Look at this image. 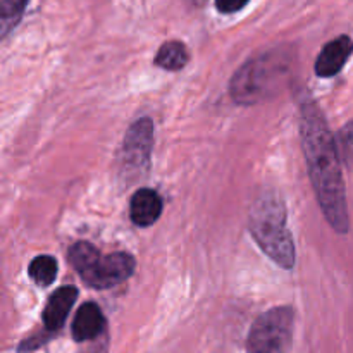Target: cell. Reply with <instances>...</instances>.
<instances>
[{"label": "cell", "instance_id": "1", "mask_svg": "<svg viewBox=\"0 0 353 353\" xmlns=\"http://www.w3.org/2000/svg\"><path fill=\"white\" fill-rule=\"evenodd\" d=\"M302 143L309 164L310 181H312L319 205L327 223L338 231H348V210L345 185L341 178L340 154L336 143L327 130L326 119L319 107L310 99L302 102Z\"/></svg>", "mask_w": 353, "mask_h": 353}, {"label": "cell", "instance_id": "2", "mask_svg": "<svg viewBox=\"0 0 353 353\" xmlns=\"http://www.w3.org/2000/svg\"><path fill=\"white\" fill-rule=\"evenodd\" d=\"M248 230L259 247L283 269H292L295 264V245L286 226L285 203L274 193L259 196L250 210Z\"/></svg>", "mask_w": 353, "mask_h": 353}, {"label": "cell", "instance_id": "3", "mask_svg": "<svg viewBox=\"0 0 353 353\" xmlns=\"http://www.w3.org/2000/svg\"><path fill=\"white\" fill-rule=\"evenodd\" d=\"M290 74V57L279 52H269L241 65L233 76L230 92L233 100L243 105L257 103L276 95Z\"/></svg>", "mask_w": 353, "mask_h": 353}, {"label": "cell", "instance_id": "4", "mask_svg": "<svg viewBox=\"0 0 353 353\" xmlns=\"http://www.w3.org/2000/svg\"><path fill=\"white\" fill-rule=\"evenodd\" d=\"M68 259L83 281L97 290L112 288L134 272V259L126 252L102 255L92 243L79 241L68 252Z\"/></svg>", "mask_w": 353, "mask_h": 353}, {"label": "cell", "instance_id": "5", "mask_svg": "<svg viewBox=\"0 0 353 353\" xmlns=\"http://www.w3.org/2000/svg\"><path fill=\"white\" fill-rule=\"evenodd\" d=\"M293 310L276 307L268 310L252 326L247 338L248 353H285L292 343Z\"/></svg>", "mask_w": 353, "mask_h": 353}, {"label": "cell", "instance_id": "6", "mask_svg": "<svg viewBox=\"0 0 353 353\" xmlns=\"http://www.w3.org/2000/svg\"><path fill=\"white\" fill-rule=\"evenodd\" d=\"M154 145V124L148 117H141L131 124L123 141L121 169L124 176H140L147 171Z\"/></svg>", "mask_w": 353, "mask_h": 353}, {"label": "cell", "instance_id": "7", "mask_svg": "<svg viewBox=\"0 0 353 353\" xmlns=\"http://www.w3.org/2000/svg\"><path fill=\"white\" fill-rule=\"evenodd\" d=\"M352 52L353 41L347 34L331 40L330 43L324 45L319 57H317L316 74L321 76V78H331V76L338 74L341 71V68L347 64L348 59H350Z\"/></svg>", "mask_w": 353, "mask_h": 353}, {"label": "cell", "instance_id": "8", "mask_svg": "<svg viewBox=\"0 0 353 353\" xmlns=\"http://www.w3.org/2000/svg\"><path fill=\"white\" fill-rule=\"evenodd\" d=\"M78 299V290L74 286H62L54 295L48 299L47 307L43 310V324L45 330L55 333L64 326L65 319L69 316V310L74 305Z\"/></svg>", "mask_w": 353, "mask_h": 353}, {"label": "cell", "instance_id": "9", "mask_svg": "<svg viewBox=\"0 0 353 353\" xmlns=\"http://www.w3.org/2000/svg\"><path fill=\"white\" fill-rule=\"evenodd\" d=\"M105 330V317L99 305L88 302L79 307L72 321V338L76 341H90L99 338Z\"/></svg>", "mask_w": 353, "mask_h": 353}, {"label": "cell", "instance_id": "10", "mask_svg": "<svg viewBox=\"0 0 353 353\" xmlns=\"http://www.w3.org/2000/svg\"><path fill=\"white\" fill-rule=\"evenodd\" d=\"M162 214V199L154 190H138L131 199L130 216L137 226H152Z\"/></svg>", "mask_w": 353, "mask_h": 353}, {"label": "cell", "instance_id": "11", "mask_svg": "<svg viewBox=\"0 0 353 353\" xmlns=\"http://www.w3.org/2000/svg\"><path fill=\"white\" fill-rule=\"evenodd\" d=\"M188 48L181 41H168L159 48L157 55H155V64L168 71H179L188 64Z\"/></svg>", "mask_w": 353, "mask_h": 353}, {"label": "cell", "instance_id": "12", "mask_svg": "<svg viewBox=\"0 0 353 353\" xmlns=\"http://www.w3.org/2000/svg\"><path fill=\"white\" fill-rule=\"evenodd\" d=\"M59 265L57 261L50 255H40V257L33 259L28 268L30 278L37 283L38 286H48L55 281L57 278Z\"/></svg>", "mask_w": 353, "mask_h": 353}, {"label": "cell", "instance_id": "13", "mask_svg": "<svg viewBox=\"0 0 353 353\" xmlns=\"http://www.w3.org/2000/svg\"><path fill=\"white\" fill-rule=\"evenodd\" d=\"M28 0H0V33L7 37L17 26L26 9Z\"/></svg>", "mask_w": 353, "mask_h": 353}, {"label": "cell", "instance_id": "14", "mask_svg": "<svg viewBox=\"0 0 353 353\" xmlns=\"http://www.w3.org/2000/svg\"><path fill=\"white\" fill-rule=\"evenodd\" d=\"M340 145L347 161L353 162V121L340 131Z\"/></svg>", "mask_w": 353, "mask_h": 353}, {"label": "cell", "instance_id": "15", "mask_svg": "<svg viewBox=\"0 0 353 353\" xmlns=\"http://www.w3.org/2000/svg\"><path fill=\"white\" fill-rule=\"evenodd\" d=\"M250 0H216V7L224 14L236 12V10L243 9Z\"/></svg>", "mask_w": 353, "mask_h": 353}]
</instances>
